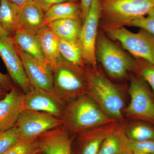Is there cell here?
<instances>
[{
  "label": "cell",
  "instance_id": "cell-1",
  "mask_svg": "<svg viewBox=\"0 0 154 154\" xmlns=\"http://www.w3.org/2000/svg\"><path fill=\"white\" fill-rule=\"evenodd\" d=\"M86 95L108 116L121 123L126 121L123 114L124 102L119 89L97 67L86 68Z\"/></svg>",
  "mask_w": 154,
  "mask_h": 154
},
{
  "label": "cell",
  "instance_id": "cell-2",
  "mask_svg": "<svg viewBox=\"0 0 154 154\" xmlns=\"http://www.w3.org/2000/svg\"><path fill=\"white\" fill-rule=\"evenodd\" d=\"M62 119L63 126L72 137L88 130L116 121L86 94L66 104Z\"/></svg>",
  "mask_w": 154,
  "mask_h": 154
},
{
  "label": "cell",
  "instance_id": "cell-3",
  "mask_svg": "<svg viewBox=\"0 0 154 154\" xmlns=\"http://www.w3.org/2000/svg\"><path fill=\"white\" fill-rule=\"evenodd\" d=\"M154 8V0H100L99 26L106 32L130 26Z\"/></svg>",
  "mask_w": 154,
  "mask_h": 154
},
{
  "label": "cell",
  "instance_id": "cell-4",
  "mask_svg": "<svg viewBox=\"0 0 154 154\" xmlns=\"http://www.w3.org/2000/svg\"><path fill=\"white\" fill-rule=\"evenodd\" d=\"M86 68L75 65L61 57L53 69L54 90L66 104L86 94Z\"/></svg>",
  "mask_w": 154,
  "mask_h": 154
},
{
  "label": "cell",
  "instance_id": "cell-5",
  "mask_svg": "<svg viewBox=\"0 0 154 154\" xmlns=\"http://www.w3.org/2000/svg\"><path fill=\"white\" fill-rule=\"evenodd\" d=\"M95 54L96 60L113 79H124L129 72L134 71L136 61L102 33L97 35Z\"/></svg>",
  "mask_w": 154,
  "mask_h": 154
},
{
  "label": "cell",
  "instance_id": "cell-6",
  "mask_svg": "<svg viewBox=\"0 0 154 154\" xmlns=\"http://www.w3.org/2000/svg\"><path fill=\"white\" fill-rule=\"evenodd\" d=\"M130 102L123 110V115L131 120L148 122L154 125V95L140 77L133 76L130 84Z\"/></svg>",
  "mask_w": 154,
  "mask_h": 154
},
{
  "label": "cell",
  "instance_id": "cell-7",
  "mask_svg": "<svg viewBox=\"0 0 154 154\" xmlns=\"http://www.w3.org/2000/svg\"><path fill=\"white\" fill-rule=\"evenodd\" d=\"M106 32L133 55L154 65V36L150 33L142 29L133 33L125 27Z\"/></svg>",
  "mask_w": 154,
  "mask_h": 154
},
{
  "label": "cell",
  "instance_id": "cell-8",
  "mask_svg": "<svg viewBox=\"0 0 154 154\" xmlns=\"http://www.w3.org/2000/svg\"><path fill=\"white\" fill-rule=\"evenodd\" d=\"M62 119L44 112L23 109L15 126L22 139H36L45 133L63 125Z\"/></svg>",
  "mask_w": 154,
  "mask_h": 154
},
{
  "label": "cell",
  "instance_id": "cell-9",
  "mask_svg": "<svg viewBox=\"0 0 154 154\" xmlns=\"http://www.w3.org/2000/svg\"><path fill=\"white\" fill-rule=\"evenodd\" d=\"M0 57L10 77L24 94L31 90L30 85L16 44L11 36L0 33Z\"/></svg>",
  "mask_w": 154,
  "mask_h": 154
},
{
  "label": "cell",
  "instance_id": "cell-10",
  "mask_svg": "<svg viewBox=\"0 0 154 154\" xmlns=\"http://www.w3.org/2000/svg\"><path fill=\"white\" fill-rule=\"evenodd\" d=\"M100 12V0H93L88 17L83 22L79 39L86 67H97L95 49Z\"/></svg>",
  "mask_w": 154,
  "mask_h": 154
},
{
  "label": "cell",
  "instance_id": "cell-11",
  "mask_svg": "<svg viewBox=\"0 0 154 154\" xmlns=\"http://www.w3.org/2000/svg\"><path fill=\"white\" fill-rule=\"evenodd\" d=\"M121 127V123L114 121L88 130L73 139L72 154H98L105 139Z\"/></svg>",
  "mask_w": 154,
  "mask_h": 154
},
{
  "label": "cell",
  "instance_id": "cell-12",
  "mask_svg": "<svg viewBox=\"0 0 154 154\" xmlns=\"http://www.w3.org/2000/svg\"><path fill=\"white\" fill-rule=\"evenodd\" d=\"M31 86L30 92L25 94L24 109L44 112L62 118L66 103L57 95Z\"/></svg>",
  "mask_w": 154,
  "mask_h": 154
},
{
  "label": "cell",
  "instance_id": "cell-13",
  "mask_svg": "<svg viewBox=\"0 0 154 154\" xmlns=\"http://www.w3.org/2000/svg\"><path fill=\"white\" fill-rule=\"evenodd\" d=\"M17 46L31 85L59 97L54 90L51 68L23 52Z\"/></svg>",
  "mask_w": 154,
  "mask_h": 154
},
{
  "label": "cell",
  "instance_id": "cell-14",
  "mask_svg": "<svg viewBox=\"0 0 154 154\" xmlns=\"http://www.w3.org/2000/svg\"><path fill=\"white\" fill-rule=\"evenodd\" d=\"M25 94L15 86L0 100V132L16 125L20 113L24 109Z\"/></svg>",
  "mask_w": 154,
  "mask_h": 154
},
{
  "label": "cell",
  "instance_id": "cell-15",
  "mask_svg": "<svg viewBox=\"0 0 154 154\" xmlns=\"http://www.w3.org/2000/svg\"><path fill=\"white\" fill-rule=\"evenodd\" d=\"M73 139L63 125L37 138L44 154H72Z\"/></svg>",
  "mask_w": 154,
  "mask_h": 154
},
{
  "label": "cell",
  "instance_id": "cell-16",
  "mask_svg": "<svg viewBox=\"0 0 154 154\" xmlns=\"http://www.w3.org/2000/svg\"><path fill=\"white\" fill-rule=\"evenodd\" d=\"M36 35L43 55L52 70L61 57L59 50L60 38L46 25H42L37 30Z\"/></svg>",
  "mask_w": 154,
  "mask_h": 154
},
{
  "label": "cell",
  "instance_id": "cell-17",
  "mask_svg": "<svg viewBox=\"0 0 154 154\" xmlns=\"http://www.w3.org/2000/svg\"><path fill=\"white\" fill-rule=\"evenodd\" d=\"M11 37L14 43L21 51L48 66L42 51L36 31L20 28Z\"/></svg>",
  "mask_w": 154,
  "mask_h": 154
},
{
  "label": "cell",
  "instance_id": "cell-18",
  "mask_svg": "<svg viewBox=\"0 0 154 154\" xmlns=\"http://www.w3.org/2000/svg\"><path fill=\"white\" fill-rule=\"evenodd\" d=\"M83 24L82 19H65L56 20L47 25L60 39L78 42Z\"/></svg>",
  "mask_w": 154,
  "mask_h": 154
},
{
  "label": "cell",
  "instance_id": "cell-19",
  "mask_svg": "<svg viewBox=\"0 0 154 154\" xmlns=\"http://www.w3.org/2000/svg\"><path fill=\"white\" fill-rule=\"evenodd\" d=\"M21 10L8 0H0V24L8 36L12 37L18 30Z\"/></svg>",
  "mask_w": 154,
  "mask_h": 154
},
{
  "label": "cell",
  "instance_id": "cell-20",
  "mask_svg": "<svg viewBox=\"0 0 154 154\" xmlns=\"http://www.w3.org/2000/svg\"><path fill=\"white\" fill-rule=\"evenodd\" d=\"M65 19H82L80 3L69 2L52 6L45 13L44 25Z\"/></svg>",
  "mask_w": 154,
  "mask_h": 154
},
{
  "label": "cell",
  "instance_id": "cell-21",
  "mask_svg": "<svg viewBox=\"0 0 154 154\" xmlns=\"http://www.w3.org/2000/svg\"><path fill=\"white\" fill-rule=\"evenodd\" d=\"M44 15L41 9L33 2L25 5L22 8L18 29L25 28L37 31L44 25Z\"/></svg>",
  "mask_w": 154,
  "mask_h": 154
},
{
  "label": "cell",
  "instance_id": "cell-22",
  "mask_svg": "<svg viewBox=\"0 0 154 154\" xmlns=\"http://www.w3.org/2000/svg\"><path fill=\"white\" fill-rule=\"evenodd\" d=\"M126 137L134 141H143L154 139V125L139 120L126 121L121 123Z\"/></svg>",
  "mask_w": 154,
  "mask_h": 154
},
{
  "label": "cell",
  "instance_id": "cell-23",
  "mask_svg": "<svg viewBox=\"0 0 154 154\" xmlns=\"http://www.w3.org/2000/svg\"><path fill=\"white\" fill-rule=\"evenodd\" d=\"M59 50L60 55L64 59L80 67H87L79 41H70L60 39Z\"/></svg>",
  "mask_w": 154,
  "mask_h": 154
},
{
  "label": "cell",
  "instance_id": "cell-24",
  "mask_svg": "<svg viewBox=\"0 0 154 154\" xmlns=\"http://www.w3.org/2000/svg\"><path fill=\"white\" fill-rule=\"evenodd\" d=\"M126 136L121 127L106 138L98 154H126Z\"/></svg>",
  "mask_w": 154,
  "mask_h": 154
},
{
  "label": "cell",
  "instance_id": "cell-25",
  "mask_svg": "<svg viewBox=\"0 0 154 154\" xmlns=\"http://www.w3.org/2000/svg\"><path fill=\"white\" fill-rule=\"evenodd\" d=\"M42 152L38 139H22L4 154H38Z\"/></svg>",
  "mask_w": 154,
  "mask_h": 154
},
{
  "label": "cell",
  "instance_id": "cell-26",
  "mask_svg": "<svg viewBox=\"0 0 154 154\" xmlns=\"http://www.w3.org/2000/svg\"><path fill=\"white\" fill-rule=\"evenodd\" d=\"M22 140L17 127L0 132V154H4Z\"/></svg>",
  "mask_w": 154,
  "mask_h": 154
},
{
  "label": "cell",
  "instance_id": "cell-27",
  "mask_svg": "<svg viewBox=\"0 0 154 154\" xmlns=\"http://www.w3.org/2000/svg\"><path fill=\"white\" fill-rule=\"evenodd\" d=\"M134 72L143 79L151 89L154 95V65L143 60L136 61Z\"/></svg>",
  "mask_w": 154,
  "mask_h": 154
},
{
  "label": "cell",
  "instance_id": "cell-28",
  "mask_svg": "<svg viewBox=\"0 0 154 154\" xmlns=\"http://www.w3.org/2000/svg\"><path fill=\"white\" fill-rule=\"evenodd\" d=\"M125 145L127 153L129 152L135 153L154 154V139L143 141H134L125 138Z\"/></svg>",
  "mask_w": 154,
  "mask_h": 154
},
{
  "label": "cell",
  "instance_id": "cell-29",
  "mask_svg": "<svg viewBox=\"0 0 154 154\" xmlns=\"http://www.w3.org/2000/svg\"><path fill=\"white\" fill-rule=\"evenodd\" d=\"M130 26L140 28L154 36V8L146 17L132 22Z\"/></svg>",
  "mask_w": 154,
  "mask_h": 154
},
{
  "label": "cell",
  "instance_id": "cell-30",
  "mask_svg": "<svg viewBox=\"0 0 154 154\" xmlns=\"http://www.w3.org/2000/svg\"><path fill=\"white\" fill-rule=\"evenodd\" d=\"M77 2L78 0H33V3L39 7L45 13L51 8L57 4L65 2Z\"/></svg>",
  "mask_w": 154,
  "mask_h": 154
},
{
  "label": "cell",
  "instance_id": "cell-31",
  "mask_svg": "<svg viewBox=\"0 0 154 154\" xmlns=\"http://www.w3.org/2000/svg\"><path fill=\"white\" fill-rule=\"evenodd\" d=\"M0 84L5 87L8 91H11L14 87V82L8 75L4 74L0 72Z\"/></svg>",
  "mask_w": 154,
  "mask_h": 154
},
{
  "label": "cell",
  "instance_id": "cell-32",
  "mask_svg": "<svg viewBox=\"0 0 154 154\" xmlns=\"http://www.w3.org/2000/svg\"><path fill=\"white\" fill-rule=\"evenodd\" d=\"M92 1L93 0H81L80 5H81V10H82L83 22L88 17Z\"/></svg>",
  "mask_w": 154,
  "mask_h": 154
},
{
  "label": "cell",
  "instance_id": "cell-33",
  "mask_svg": "<svg viewBox=\"0 0 154 154\" xmlns=\"http://www.w3.org/2000/svg\"><path fill=\"white\" fill-rule=\"evenodd\" d=\"M8 1L11 2L16 4L21 8L29 3L33 2V0H8Z\"/></svg>",
  "mask_w": 154,
  "mask_h": 154
},
{
  "label": "cell",
  "instance_id": "cell-34",
  "mask_svg": "<svg viewBox=\"0 0 154 154\" xmlns=\"http://www.w3.org/2000/svg\"><path fill=\"white\" fill-rule=\"evenodd\" d=\"M9 92V91L0 84V100L5 97Z\"/></svg>",
  "mask_w": 154,
  "mask_h": 154
},
{
  "label": "cell",
  "instance_id": "cell-35",
  "mask_svg": "<svg viewBox=\"0 0 154 154\" xmlns=\"http://www.w3.org/2000/svg\"><path fill=\"white\" fill-rule=\"evenodd\" d=\"M0 33L3 34V35H7V36H8L7 33H6L4 31V30H3V28H2V26H1V24H0Z\"/></svg>",
  "mask_w": 154,
  "mask_h": 154
},
{
  "label": "cell",
  "instance_id": "cell-36",
  "mask_svg": "<svg viewBox=\"0 0 154 154\" xmlns=\"http://www.w3.org/2000/svg\"><path fill=\"white\" fill-rule=\"evenodd\" d=\"M127 154H145V153H132V152H129Z\"/></svg>",
  "mask_w": 154,
  "mask_h": 154
},
{
  "label": "cell",
  "instance_id": "cell-37",
  "mask_svg": "<svg viewBox=\"0 0 154 154\" xmlns=\"http://www.w3.org/2000/svg\"><path fill=\"white\" fill-rule=\"evenodd\" d=\"M38 154H44V153H43V152H42L41 153H39Z\"/></svg>",
  "mask_w": 154,
  "mask_h": 154
}]
</instances>
